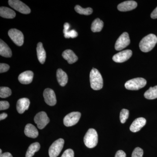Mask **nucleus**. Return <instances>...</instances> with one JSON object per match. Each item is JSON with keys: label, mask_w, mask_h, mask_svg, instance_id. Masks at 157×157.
<instances>
[{"label": "nucleus", "mask_w": 157, "mask_h": 157, "mask_svg": "<svg viewBox=\"0 0 157 157\" xmlns=\"http://www.w3.org/2000/svg\"><path fill=\"white\" fill-rule=\"evenodd\" d=\"M157 37L154 34H150L144 37L140 41L139 47L140 50L144 52L150 51L156 45Z\"/></svg>", "instance_id": "f257e3e1"}, {"label": "nucleus", "mask_w": 157, "mask_h": 157, "mask_svg": "<svg viewBox=\"0 0 157 157\" xmlns=\"http://www.w3.org/2000/svg\"><path fill=\"white\" fill-rule=\"evenodd\" d=\"M91 87L95 90H101L103 86V79L101 73L97 69L93 68L90 73Z\"/></svg>", "instance_id": "f03ea898"}, {"label": "nucleus", "mask_w": 157, "mask_h": 157, "mask_svg": "<svg viewBox=\"0 0 157 157\" xmlns=\"http://www.w3.org/2000/svg\"><path fill=\"white\" fill-rule=\"evenodd\" d=\"M98 133L94 129L90 128L84 137V143L86 146L90 148H94L98 143Z\"/></svg>", "instance_id": "7ed1b4c3"}, {"label": "nucleus", "mask_w": 157, "mask_h": 157, "mask_svg": "<svg viewBox=\"0 0 157 157\" xmlns=\"http://www.w3.org/2000/svg\"><path fill=\"white\" fill-rule=\"evenodd\" d=\"M147 81L143 78H136L129 80L125 84L127 90H137L145 86Z\"/></svg>", "instance_id": "20e7f679"}, {"label": "nucleus", "mask_w": 157, "mask_h": 157, "mask_svg": "<svg viewBox=\"0 0 157 157\" xmlns=\"http://www.w3.org/2000/svg\"><path fill=\"white\" fill-rule=\"evenodd\" d=\"M64 144V140L62 138L58 139L52 143L48 150L50 157H57L60 153Z\"/></svg>", "instance_id": "39448f33"}, {"label": "nucleus", "mask_w": 157, "mask_h": 157, "mask_svg": "<svg viewBox=\"0 0 157 157\" xmlns=\"http://www.w3.org/2000/svg\"><path fill=\"white\" fill-rule=\"evenodd\" d=\"M9 4L11 8L22 14L30 13L31 10L28 6L19 0H9Z\"/></svg>", "instance_id": "423d86ee"}, {"label": "nucleus", "mask_w": 157, "mask_h": 157, "mask_svg": "<svg viewBox=\"0 0 157 157\" xmlns=\"http://www.w3.org/2000/svg\"><path fill=\"white\" fill-rule=\"evenodd\" d=\"M8 35L14 44L17 46H21L24 43V35L22 32L17 29H12L9 30Z\"/></svg>", "instance_id": "0eeeda50"}, {"label": "nucleus", "mask_w": 157, "mask_h": 157, "mask_svg": "<svg viewBox=\"0 0 157 157\" xmlns=\"http://www.w3.org/2000/svg\"><path fill=\"white\" fill-rule=\"evenodd\" d=\"M49 119L46 113L41 111L37 113L34 117V121L37 124V127L40 129H42L49 122Z\"/></svg>", "instance_id": "6e6552de"}, {"label": "nucleus", "mask_w": 157, "mask_h": 157, "mask_svg": "<svg viewBox=\"0 0 157 157\" xmlns=\"http://www.w3.org/2000/svg\"><path fill=\"white\" fill-rule=\"evenodd\" d=\"M81 117V113L79 112H73L66 115L64 118L63 123L66 126L70 127L76 124Z\"/></svg>", "instance_id": "1a4fd4ad"}, {"label": "nucleus", "mask_w": 157, "mask_h": 157, "mask_svg": "<svg viewBox=\"0 0 157 157\" xmlns=\"http://www.w3.org/2000/svg\"><path fill=\"white\" fill-rule=\"evenodd\" d=\"M130 39L128 34L124 33L117 40L115 45L116 50L120 51L126 48L130 44Z\"/></svg>", "instance_id": "9d476101"}, {"label": "nucleus", "mask_w": 157, "mask_h": 157, "mask_svg": "<svg viewBox=\"0 0 157 157\" xmlns=\"http://www.w3.org/2000/svg\"><path fill=\"white\" fill-rule=\"evenodd\" d=\"M43 97L45 103L51 106H53L56 104V98L55 93L51 89L47 88L43 92Z\"/></svg>", "instance_id": "9b49d317"}, {"label": "nucleus", "mask_w": 157, "mask_h": 157, "mask_svg": "<svg viewBox=\"0 0 157 157\" xmlns=\"http://www.w3.org/2000/svg\"><path fill=\"white\" fill-rule=\"evenodd\" d=\"M132 55L131 50H125L117 53L113 57V60L116 63H121L126 61Z\"/></svg>", "instance_id": "f8f14e48"}, {"label": "nucleus", "mask_w": 157, "mask_h": 157, "mask_svg": "<svg viewBox=\"0 0 157 157\" xmlns=\"http://www.w3.org/2000/svg\"><path fill=\"white\" fill-rule=\"evenodd\" d=\"M137 4L134 1H128L121 3L117 6V9L121 11H130L137 7Z\"/></svg>", "instance_id": "ddd939ff"}, {"label": "nucleus", "mask_w": 157, "mask_h": 157, "mask_svg": "<svg viewBox=\"0 0 157 157\" xmlns=\"http://www.w3.org/2000/svg\"><path fill=\"white\" fill-rule=\"evenodd\" d=\"M34 73L32 71H26L18 76V80L23 84H28L33 81Z\"/></svg>", "instance_id": "4468645a"}, {"label": "nucleus", "mask_w": 157, "mask_h": 157, "mask_svg": "<svg viewBox=\"0 0 157 157\" xmlns=\"http://www.w3.org/2000/svg\"><path fill=\"white\" fill-rule=\"evenodd\" d=\"M29 100L27 98L20 99L17 101L16 108L17 112L20 114H22L25 110L28 109L30 105Z\"/></svg>", "instance_id": "2eb2a0df"}, {"label": "nucleus", "mask_w": 157, "mask_h": 157, "mask_svg": "<svg viewBox=\"0 0 157 157\" xmlns=\"http://www.w3.org/2000/svg\"><path fill=\"white\" fill-rule=\"evenodd\" d=\"M146 123V120L145 118L143 117L138 118L136 119L131 124L130 127V130L133 132H139Z\"/></svg>", "instance_id": "dca6fc26"}, {"label": "nucleus", "mask_w": 157, "mask_h": 157, "mask_svg": "<svg viewBox=\"0 0 157 157\" xmlns=\"http://www.w3.org/2000/svg\"><path fill=\"white\" fill-rule=\"evenodd\" d=\"M62 56L70 64L75 63L78 59V57L76 56L73 51L70 49L64 51L62 53Z\"/></svg>", "instance_id": "f3484780"}, {"label": "nucleus", "mask_w": 157, "mask_h": 157, "mask_svg": "<svg viewBox=\"0 0 157 157\" xmlns=\"http://www.w3.org/2000/svg\"><path fill=\"white\" fill-rule=\"evenodd\" d=\"M26 136L31 138H36L39 135L38 130L33 125L28 124L26 125L24 131Z\"/></svg>", "instance_id": "a211bd4d"}, {"label": "nucleus", "mask_w": 157, "mask_h": 157, "mask_svg": "<svg viewBox=\"0 0 157 157\" xmlns=\"http://www.w3.org/2000/svg\"><path fill=\"white\" fill-rule=\"evenodd\" d=\"M0 55L6 58H10L12 56L11 48L2 39L0 41Z\"/></svg>", "instance_id": "6ab92c4d"}, {"label": "nucleus", "mask_w": 157, "mask_h": 157, "mask_svg": "<svg viewBox=\"0 0 157 157\" xmlns=\"http://www.w3.org/2000/svg\"><path fill=\"white\" fill-rule=\"evenodd\" d=\"M56 76L59 84L62 86H64L67 83L68 78L67 75L62 69H59L57 70Z\"/></svg>", "instance_id": "aec40b11"}, {"label": "nucleus", "mask_w": 157, "mask_h": 157, "mask_svg": "<svg viewBox=\"0 0 157 157\" xmlns=\"http://www.w3.org/2000/svg\"><path fill=\"white\" fill-rule=\"evenodd\" d=\"M0 16L4 18L12 19L16 16V13L12 9L6 7L0 8Z\"/></svg>", "instance_id": "412c9836"}, {"label": "nucleus", "mask_w": 157, "mask_h": 157, "mask_svg": "<svg viewBox=\"0 0 157 157\" xmlns=\"http://www.w3.org/2000/svg\"><path fill=\"white\" fill-rule=\"evenodd\" d=\"M37 54L39 62L43 64L45 63L46 59V52H45L42 42H39L37 45Z\"/></svg>", "instance_id": "4be33fe9"}, {"label": "nucleus", "mask_w": 157, "mask_h": 157, "mask_svg": "<svg viewBox=\"0 0 157 157\" xmlns=\"http://www.w3.org/2000/svg\"><path fill=\"white\" fill-rule=\"evenodd\" d=\"M70 25L68 23H65L64 25L63 33L65 38L69 39L70 38H75L78 36V33L75 30L69 31Z\"/></svg>", "instance_id": "5701e85b"}, {"label": "nucleus", "mask_w": 157, "mask_h": 157, "mask_svg": "<svg viewBox=\"0 0 157 157\" xmlns=\"http://www.w3.org/2000/svg\"><path fill=\"white\" fill-rule=\"evenodd\" d=\"M40 148V145L38 142L33 143L29 146L26 153L25 157H32L36 152L38 151Z\"/></svg>", "instance_id": "b1692460"}, {"label": "nucleus", "mask_w": 157, "mask_h": 157, "mask_svg": "<svg viewBox=\"0 0 157 157\" xmlns=\"http://www.w3.org/2000/svg\"><path fill=\"white\" fill-rule=\"evenodd\" d=\"M104 27V22L99 18H96L92 23L91 30L94 33L100 32Z\"/></svg>", "instance_id": "393cba45"}, {"label": "nucleus", "mask_w": 157, "mask_h": 157, "mask_svg": "<svg viewBox=\"0 0 157 157\" xmlns=\"http://www.w3.org/2000/svg\"><path fill=\"white\" fill-rule=\"evenodd\" d=\"M144 98L148 100H153L157 98V86L151 87L144 94Z\"/></svg>", "instance_id": "a878e982"}, {"label": "nucleus", "mask_w": 157, "mask_h": 157, "mask_svg": "<svg viewBox=\"0 0 157 157\" xmlns=\"http://www.w3.org/2000/svg\"><path fill=\"white\" fill-rule=\"evenodd\" d=\"M75 10L77 13L83 15H90L93 13V10L91 8H87L86 9L82 8L81 6L77 5L75 6Z\"/></svg>", "instance_id": "bb28decb"}, {"label": "nucleus", "mask_w": 157, "mask_h": 157, "mask_svg": "<svg viewBox=\"0 0 157 157\" xmlns=\"http://www.w3.org/2000/svg\"><path fill=\"white\" fill-rule=\"evenodd\" d=\"M11 94V90L9 87L2 86L0 88V97L1 98H7Z\"/></svg>", "instance_id": "cd10ccee"}, {"label": "nucleus", "mask_w": 157, "mask_h": 157, "mask_svg": "<svg viewBox=\"0 0 157 157\" xmlns=\"http://www.w3.org/2000/svg\"><path fill=\"white\" fill-rule=\"evenodd\" d=\"M129 110L128 109H123L121 110L120 118L121 123L124 124L128 119L129 117Z\"/></svg>", "instance_id": "c85d7f7f"}, {"label": "nucleus", "mask_w": 157, "mask_h": 157, "mask_svg": "<svg viewBox=\"0 0 157 157\" xmlns=\"http://www.w3.org/2000/svg\"><path fill=\"white\" fill-rule=\"evenodd\" d=\"M143 150L139 147H136L132 152V157H143Z\"/></svg>", "instance_id": "c756f323"}, {"label": "nucleus", "mask_w": 157, "mask_h": 157, "mask_svg": "<svg viewBox=\"0 0 157 157\" xmlns=\"http://www.w3.org/2000/svg\"><path fill=\"white\" fill-rule=\"evenodd\" d=\"M74 151L71 149H68L64 152L61 157H74Z\"/></svg>", "instance_id": "7c9ffc66"}, {"label": "nucleus", "mask_w": 157, "mask_h": 157, "mask_svg": "<svg viewBox=\"0 0 157 157\" xmlns=\"http://www.w3.org/2000/svg\"><path fill=\"white\" fill-rule=\"evenodd\" d=\"M9 104L7 101H0V110H5L8 109L9 107Z\"/></svg>", "instance_id": "2f4dec72"}, {"label": "nucleus", "mask_w": 157, "mask_h": 157, "mask_svg": "<svg viewBox=\"0 0 157 157\" xmlns=\"http://www.w3.org/2000/svg\"><path fill=\"white\" fill-rule=\"evenodd\" d=\"M10 69L9 65L6 63L0 64V73H3L7 72Z\"/></svg>", "instance_id": "473e14b6"}, {"label": "nucleus", "mask_w": 157, "mask_h": 157, "mask_svg": "<svg viewBox=\"0 0 157 157\" xmlns=\"http://www.w3.org/2000/svg\"><path fill=\"white\" fill-rule=\"evenodd\" d=\"M115 157H126V154L122 150H119L116 153Z\"/></svg>", "instance_id": "72a5a7b5"}, {"label": "nucleus", "mask_w": 157, "mask_h": 157, "mask_svg": "<svg viewBox=\"0 0 157 157\" xmlns=\"http://www.w3.org/2000/svg\"><path fill=\"white\" fill-rule=\"evenodd\" d=\"M151 18H153V19H156V18H157V7L151 13Z\"/></svg>", "instance_id": "f704fd0d"}, {"label": "nucleus", "mask_w": 157, "mask_h": 157, "mask_svg": "<svg viewBox=\"0 0 157 157\" xmlns=\"http://www.w3.org/2000/svg\"><path fill=\"white\" fill-rule=\"evenodd\" d=\"M0 157H13V156L10 153L5 152L0 155Z\"/></svg>", "instance_id": "c9c22d12"}, {"label": "nucleus", "mask_w": 157, "mask_h": 157, "mask_svg": "<svg viewBox=\"0 0 157 157\" xmlns=\"http://www.w3.org/2000/svg\"><path fill=\"white\" fill-rule=\"evenodd\" d=\"M8 116V114L6 113H2L0 114V120L2 121L3 120L5 119Z\"/></svg>", "instance_id": "e433bc0d"}, {"label": "nucleus", "mask_w": 157, "mask_h": 157, "mask_svg": "<svg viewBox=\"0 0 157 157\" xmlns=\"http://www.w3.org/2000/svg\"><path fill=\"white\" fill-rule=\"evenodd\" d=\"M2 154V149H0V155Z\"/></svg>", "instance_id": "4c0bfd02"}]
</instances>
